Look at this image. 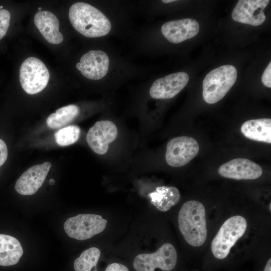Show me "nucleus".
I'll use <instances>...</instances> for the list:
<instances>
[{
	"label": "nucleus",
	"mask_w": 271,
	"mask_h": 271,
	"mask_svg": "<svg viewBox=\"0 0 271 271\" xmlns=\"http://www.w3.org/2000/svg\"><path fill=\"white\" fill-rule=\"evenodd\" d=\"M69 19L74 28L87 38L104 36L111 28L110 21L100 11L83 2L71 6Z\"/></svg>",
	"instance_id": "1"
},
{
	"label": "nucleus",
	"mask_w": 271,
	"mask_h": 271,
	"mask_svg": "<svg viewBox=\"0 0 271 271\" xmlns=\"http://www.w3.org/2000/svg\"><path fill=\"white\" fill-rule=\"evenodd\" d=\"M180 231L186 242L198 247L205 242L207 238L205 209L202 203L196 200L186 202L178 215Z\"/></svg>",
	"instance_id": "2"
},
{
	"label": "nucleus",
	"mask_w": 271,
	"mask_h": 271,
	"mask_svg": "<svg viewBox=\"0 0 271 271\" xmlns=\"http://www.w3.org/2000/svg\"><path fill=\"white\" fill-rule=\"evenodd\" d=\"M237 72L230 65L221 66L209 72L203 81V98L209 104L222 99L236 82Z\"/></svg>",
	"instance_id": "3"
},
{
	"label": "nucleus",
	"mask_w": 271,
	"mask_h": 271,
	"mask_svg": "<svg viewBox=\"0 0 271 271\" xmlns=\"http://www.w3.org/2000/svg\"><path fill=\"white\" fill-rule=\"evenodd\" d=\"M246 219L240 215L232 216L222 224L211 243V251L219 259L225 258L230 249L245 233Z\"/></svg>",
	"instance_id": "4"
},
{
	"label": "nucleus",
	"mask_w": 271,
	"mask_h": 271,
	"mask_svg": "<svg viewBox=\"0 0 271 271\" xmlns=\"http://www.w3.org/2000/svg\"><path fill=\"white\" fill-rule=\"evenodd\" d=\"M49 78L50 73L46 65L36 57L27 58L20 67V83L29 94L42 91L47 85Z\"/></svg>",
	"instance_id": "5"
},
{
	"label": "nucleus",
	"mask_w": 271,
	"mask_h": 271,
	"mask_svg": "<svg viewBox=\"0 0 271 271\" xmlns=\"http://www.w3.org/2000/svg\"><path fill=\"white\" fill-rule=\"evenodd\" d=\"M107 222L99 215L80 214L68 218L64 224V229L70 237L84 240L102 232Z\"/></svg>",
	"instance_id": "6"
},
{
	"label": "nucleus",
	"mask_w": 271,
	"mask_h": 271,
	"mask_svg": "<svg viewBox=\"0 0 271 271\" xmlns=\"http://www.w3.org/2000/svg\"><path fill=\"white\" fill-rule=\"evenodd\" d=\"M177 259L176 248L172 244L166 243L155 252L137 255L133 265L137 271H154L157 268L169 270L174 268Z\"/></svg>",
	"instance_id": "7"
},
{
	"label": "nucleus",
	"mask_w": 271,
	"mask_h": 271,
	"mask_svg": "<svg viewBox=\"0 0 271 271\" xmlns=\"http://www.w3.org/2000/svg\"><path fill=\"white\" fill-rule=\"evenodd\" d=\"M199 146L195 139L181 136L170 140L166 148L165 159L173 167H180L188 164L198 154Z\"/></svg>",
	"instance_id": "8"
},
{
	"label": "nucleus",
	"mask_w": 271,
	"mask_h": 271,
	"mask_svg": "<svg viewBox=\"0 0 271 271\" xmlns=\"http://www.w3.org/2000/svg\"><path fill=\"white\" fill-rule=\"evenodd\" d=\"M117 133V128L113 122L98 121L88 130L86 141L94 153L103 155L107 152L109 144L115 140Z\"/></svg>",
	"instance_id": "9"
},
{
	"label": "nucleus",
	"mask_w": 271,
	"mask_h": 271,
	"mask_svg": "<svg viewBox=\"0 0 271 271\" xmlns=\"http://www.w3.org/2000/svg\"><path fill=\"white\" fill-rule=\"evenodd\" d=\"M268 0H239L233 10L231 16L236 22L257 26L261 25L266 17L264 9Z\"/></svg>",
	"instance_id": "10"
},
{
	"label": "nucleus",
	"mask_w": 271,
	"mask_h": 271,
	"mask_svg": "<svg viewBox=\"0 0 271 271\" xmlns=\"http://www.w3.org/2000/svg\"><path fill=\"white\" fill-rule=\"evenodd\" d=\"M109 59L107 54L101 50H90L80 58L76 68L85 77L91 80H99L107 74Z\"/></svg>",
	"instance_id": "11"
},
{
	"label": "nucleus",
	"mask_w": 271,
	"mask_h": 271,
	"mask_svg": "<svg viewBox=\"0 0 271 271\" xmlns=\"http://www.w3.org/2000/svg\"><path fill=\"white\" fill-rule=\"evenodd\" d=\"M187 73L179 72L155 80L150 89V96L155 99H170L178 94L187 84Z\"/></svg>",
	"instance_id": "12"
},
{
	"label": "nucleus",
	"mask_w": 271,
	"mask_h": 271,
	"mask_svg": "<svg viewBox=\"0 0 271 271\" xmlns=\"http://www.w3.org/2000/svg\"><path fill=\"white\" fill-rule=\"evenodd\" d=\"M218 171L223 177L235 180L256 179L262 174L259 165L244 158L231 160L222 165Z\"/></svg>",
	"instance_id": "13"
},
{
	"label": "nucleus",
	"mask_w": 271,
	"mask_h": 271,
	"mask_svg": "<svg viewBox=\"0 0 271 271\" xmlns=\"http://www.w3.org/2000/svg\"><path fill=\"white\" fill-rule=\"evenodd\" d=\"M51 167V163L45 162L29 168L17 180L16 190L22 195L34 194L42 185Z\"/></svg>",
	"instance_id": "14"
},
{
	"label": "nucleus",
	"mask_w": 271,
	"mask_h": 271,
	"mask_svg": "<svg viewBox=\"0 0 271 271\" xmlns=\"http://www.w3.org/2000/svg\"><path fill=\"white\" fill-rule=\"evenodd\" d=\"M200 26L193 19H183L167 22L161 28L163 36L170 42L179 43L195 37Z\"/></svg>",
	"instance_id": "15"
},
{
	"label": "nucleus",
	"mask_w": 271,
	"mask_h": 271,
	"mask_svg": "<svg viewBox=\"0 0 271 271\" xmlns=\"http://www.w3.org/2000/svg\"><path fill=\"white\" fill-rule=\"evenodd\" d=\"M34 24L47 41L53 44L62 43L64 38L59 31V22L56 16L48 11L37 12Z\"/></svg>",
	"instance_id": "16"
},
{
	"label": "nucleus",
	"mask_w": 271,
	"mask_h": 271,
	"mask_svg": "<svg viewBox=\"0 0 271 271\" xmlns=\"http://www.w3.org/2000/svg\"><path fill=\"white\" fill-rule=\"evenodd\" d=\"M241 132L251 140L271 143V119L259 118L244 122L241 126Z\"/></svg>",
	"instance_id": "17"
},
{
	"label": "nucleus",
	"mask_w": 271,
	"mask_h": 271,
	"mask_svg": "<svg viewBox=\"0 0 271 271\" xmlns=\"http://www.w3.org/2000/svg\"><path fill=\"white\" fill-rule=\"evenodd\" d=\"M23 253L22 246L17 238L0 234V265L10 266L17 264Z\"/></svg>",
	"instance_id": "18"
},
{
	"label": "nucleus",
	"mask_w": 271,
	"mask_h": 271,
	"mask_svg": "<svg viewBox=\"0 0 271 271\" xmlns=\"http://www.w3.org/2000/svg\"><path fill=\"white\" fill-rule=\"evenodd\" d=\"M151 203L159 210L165 212L175 206L180 199L178 189L175 187H157L156 191L150 193Z\"/></svg>",
	"instance_id": "19"
},
{
	"label": "nucleus",
	"mask_w": 271,
	"mask_h": 271,
	"mask_svg": "<svg viewBox=\"0 0 271 271\" xmlns=\"http://www.w3.org/2000/svg\"><path fill=\"white\" fill-rule=\"evenodd\" d=\"M79 112V107L75 104L62 107L47 117V124L52 129L60 128L71 122L78 115Z\"/></svg>",
	"instance_id": "20"
},
{
	"label": "nucleus",
	"mask_w": 271,
	"mask_h": 271,
	"mask_svg": "<svg viewBox=\"0 0 271 271\" xmlns=\"http://www.w3.org/2000/svg\"><path fill=\"white\" fill-rule=\"evenodd\" d=\"M100 251L96 247H91L83 251L74 262L75 271H97L96 264Z\"/></svg>",
	"instance_id": "21"
},
{
	"label": "nucleus",
	"mask_w": 271,
	"mask_h": 271,
	"mask_svg": "<svg viewBox=\"0 0 271 271\" xmlns=\"http://www.w3.org/2000/svg\"><path fill=\"white\" fill-rule=\"evenodd\" d=\"M80 129L76 125H71L63 127L54 134L56 142L61 146H66L75 143L80 136Z\"/></svg>",
	"instance_id": "22"
},
{
	"label": "nucleus",
	"mask_w": 271,
	"mask_h": 271,
	"mask_svg": "<svg viewBox=\"0 0 271 271\" xmlns=\"http://www.w3.org/2000/svg\"><path fill=\"white\" fill-rule=\"evenodd\" d=\"M11 19L10 13L7 10L0 9V40L6 34Z\"/></svg>",
	"instance_id": "23"
},
{
	"label": "nucleus",
	"mask_w": 271,
	"mask_h": 271,
	"mask_svg": "<svg viewBox=\"0 0 271 271\" xmlns=\"http://www.w3.org/2000/svg\"><path fill=\"white\" fill-rule=\"evenodd\" d=\"M261 81L263 85L267 87H271V63L269 62L268 66L264 70L262 77Z\"/></svg>",
	"instance_id": "24"
},
{
	"label": "nucleus",
	"mask_w": 271,
	"mask_h": 271,
	"mask_svg": "<svg viewBox=\"0 0 271 271\" xmlns=\"http://www.w3.org/2000/svg\"><path fill=\"white\" fill-rule=\"evenodd\" d=\"M8 148L5 142L0 139V167L6 161L8 158Z\"/></svg>",
	"instance_id": "25"
},
{
	"label": "nucleus",
	"mask_w": 271,
	"mask_h": 271,
	"mask_svg": "<svg viewBox=\"0 0 271 271\" xmlns=\"http://www.w3.org/2000/svg\"><path fill=\"white\" fill-rule=\"evenodd\" d=\"M105 271H129V269L122 264L114 262L109 264Z\"/></svg>",
	"instance_id": "26"
},
{
	"label": "nucleus",
	"mask_w": 271,
	"mask_h": 271,
	"mask_svg": "<svg viewBox=\"0 0 271 271\" xmlns=\"http://www.w3.org/2000/svg\"><path fill=\"white\" fill-rule=\"evenodd\" d=\"M264 271H271V259L269 258L267 261L264 267Z\"/></svg>",
	"instance_id": "27"
},
{
	"label": "nucleus",
	"mask_w": 271,
	"mask_h": 271,
	"mask_svg": "<svg viewBox=\"0 0 271 271\" xmlns=\"http://www.w3.org/2000/svg\"><path fill=\"white\" fill-rule=\"evenodd\" d=\"M174 1H174V0H163V1H162V2L163 3H170L174 2Z\"/></svg>",
	"instance_id": "28"
},
{
	"label": "nucleus",
	"mask_w": 271,
	"mask_h": 271,
	"mask_svg": "<svg viewBox=\"0 0 271 271\" xmlns=\"http://www.w3.org/2000/svg\"><path fill=\"white\" fill-rule=\"evenodd\" d=\"M55 183V180L54 179H51L50 180H49V183L50 185H53Z\"/></svg>",
	"instance_id": "29"
},
{
	"label": "nucleus",
	"mask_w": 271,
	"mask_h": 271,
	"mask_svg": "<svg viewBox=\"0 0 271 271\" xmlns=\"http://www.w3.org/2000/svg\"><path fill=\"white\" fill-rule=\"evenodd\" d=\"M41 10H42V8L40 7V8H38V11H39V12L42 11Z\"/></svg>",
	"instance_id": "30"
},
{
	"label": "nucleus",
	"mask_w": 271,
	"mask_h": 271,
	"mask_svg": "<svg viewBox=\"0 0 271 271\" xmlns=\"http://www.w3.org/2000/svg\"><path fill=\"white\" fill-rule=\"evenodd\" d=\"M269 210H271V204H269Z\"/></svg>",
	"instance_id": "31"
},
{
	"label": "nucleus",
	"mask_w": 271,
	"mask_h": 271,
	"mask_svg": "<svg viewBox=\"0 0 271 271\" xmlns=\"http://www.w3.org/2000/svg\"><path fill=\"white\" fill-rule=\"evenodd\" d=\"M3 7L2 6H0V9H3Z\"/></svg>",
	"instance_id": "32"
}]
</instances>
